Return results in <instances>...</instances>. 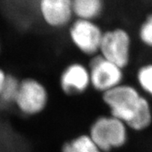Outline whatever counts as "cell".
I'll use <instances>...</instances> for the list:
<instances>
[{"mask_svg": "<svg viewBox=\"0 0 152 152\" xmlns=\"http://www.w3.org/2000/svg\"><path fill=\"white\" fill-rule=\"evenodd\" d=\"M100 98L107 113L123 121L131 132L144 133L152 127V101L135 84L124 82Z\"/></svg>", "mask_w": 152, "mask_h": 152, "instance_id": "1", "label": "cell"}, {"mask_svg": "<svg viewBox=\"0 0 152 152\" xmlns=\"http://www.w3.org/2000/svg\"><path fill=\"white\" fill-rule=\"evenodd\" d=\"M130 129L110 113L100 114L90 123L88 134L102 152L120 150L128 144Z\"/></svg>", "mask_w": 152, "mask_h": 152, "instance_id": "2", "label": "cell"}, {"mask_svg": "<svg viewBox=\"0 0 152 152\" xmlns=\"http://www.w3.org/2000/svg\"><path fill=\"white\" fill-rule=\"evenodd\" d=\"M50 92L42 81L32 76L20 78V88L13 103L16 110L26 117H35L48 109Z\"/></svg>", "mask_w": 152, "mask_h": 152, "instance_id": "3", "label": "cell"}, {"mask_svg": "<svg viewBox=\"0 0 152 152\" xmlns=\"http://www.w3.org/2000/svg\"><path fill=\"white\" fill-rule=\"evenodd\" d=\"M134 37L128 29L121 26L105 29L99 54L126 70L131 64Z\"/></svg>", "mask_w": 152, "mask_h": 152, "instance_id": "4", "label": "cell"}, {"mask_svg": "<svg viewBox=\"0 0 152 152\" xmlns=\"http://www.w3.org/2000/svg\"><path fill=\"white\" fill-rule=\"evenodd\" d=\"M104 30L98 21L75 19L67 28V37L72 48L88 60L99 54Z\"/></svg>", "mask_w": 152, "mask_h": 152, "instance_id": "5", "label": "cell"}, {"mask_svg": "<svg viewBox=\"0 0 152 152\" xmlns=\"http://www.w3.org/2000/svg\"><path fill=\"white\" fill-rule=\"evenodd\" d=\"M90 72L91 89L102 95L125 82L126 74L123 68L97 54L88 60Z\"/></svg>", "mask_w": 152, "mask_h": 152, "instance_id": "6", "label": "cell"}, {"mask_svg": "<svg viewBox=\"0 0 152 152\" xmlns=\"http://www.w3.org/2000/svg\"><path fill=\"white\" fill-rule=\"evenodd\" d=\"M58 88L68 97L82 96L91 89L90 72L88 63L72 61L65 64L58 79Z\"/></svg>", "mask_w": 152, "mask_h": 152, "instance_id": "7", "label": "cell"}, {"mask_svg": "<svg viewBox=\"0 0 152 152\" xmlns=\"http://www.w3.org/2000/svg\"><path fill=\"white\" fill-rule=\"evenodd\" d=\"M37 10L43 23L50 30H67L75 20L72 0H37Z\"/></svg>", "mask_w": 152, "mask_h": 152, "instance_id": "8", "label": "cell"}, {"mask_svg": "<svg viewBox=\"0 0 152 152\" xmlns=\"http://www.w3.org/2000/svg\"><path fill=\"white\" fill-rule=\"evenodd\" d=\"M75 19L98 21L106 10L105 0H72Z\"/></svg>", "mask_w": 152, "mask_h": 152, "instance_id": "9", "label": "cell"}, {"mask_svg": "<svg viewBox=\"0 0 152 152\" xmlns=\"http://www.w3.org/2000/svg\"><path fill=\"white\" fill-rule=\"evenodd\" d=\"M61 152H102L95 144L88 133H81L62 144Z\"/></svg>", "mask_w": 152, "mask_h": 152, "instance_id": "10", "label": "cell"}, {"mask_svg": "<svg viewBox=\"0 0 152 152\" xmlns=\"http://www.w3.org/2000/svg\"><path fill=\"white\" fill-rule=\"evenodd\" d=\"M135 85L152 101V61L140 63L134 72Z\"/></svg>", "mask_w": 152, "mask_h": 152, "instance_id": "11", "label": "cell"}, {"mask_svg": "<svg viewBox=\"0 0 152 152\" xmlns=\"http://www.w3.org/2000/svg\"><path fill=\"white\" fill-rule=\"evenodd\" d=\"M20 78L9 73L0 93V102L3 105H13L20 88Z\"/></svg>", "mask_w": 152, "mask_h": 152, "instance_id": "12", "label": "cell"}, {"mask_svg": "<svg viewBox=\"0 0 152 152\" xmlns=\"http://www.w3.org/2000/svg\"><path fill=\"white\" fill-rule=\"evenodd\" d=\"M136 37L144 49L152 51V12H149L139 24Z\"/></svg>", "mask_w": 152, "mask_h": 152, "instance_id": "13", "label": "cell"}, {"mask_svg": "<svg viewBox=\"0 0 152 152\" xmlns=\"http://www.w3.org/2000/svg\"><path fill=\"white\" fill-rule=\"evenodd\" d=\"M8 72L5 70L4 68L0 67V93H1V91L2 89V87H3V85H4L5 82H6V79L8 76Z\"/></svg>", "mask_w": 152, "mask_h": 152, "instance_id": "14", "label": "cell"}, {"mask_svg": "<svg viewBox=\"0 0 152 152\" xmlns=\"http://www.w3.org/2000/svg\"><path fill=\"white\" fill-rule=\"evenodd\" d=\"M2 44H1V41H0V57H1V54H2Z\"/></svg>", "mask_w": 152, "mask_h": 152, "instance_id": "15", "label": "cell"}, {"mask_svg": "<svg viewBox=\"0 0 152 152\" xmlns=\"http://www.w3.org/2000/svg\"><path fill=\"white\" fill-rule=\"evenodd\" d=\"M0 152H1V151H0Z\"/></svg>", "mask_w": 152, "mask_h": 152, "instance_id": "16", "label": "cell"}]
</instances>
